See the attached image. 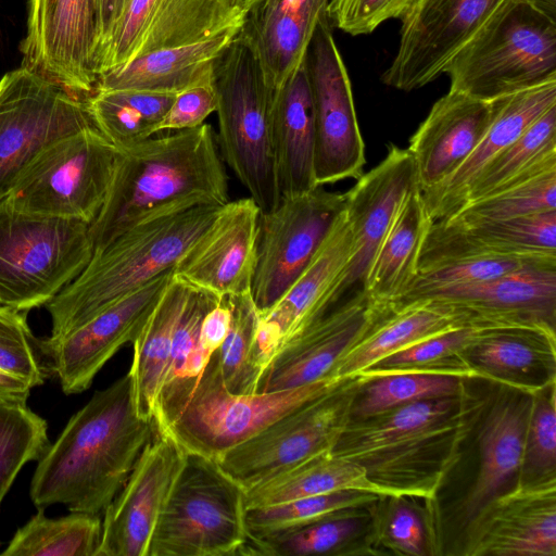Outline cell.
I'll return each instance as SVG.
<instances>
[{
  "mask_svg": "<svg viewBox=\"0 0 556 556\" xmlns=\"http://www.w3.org/2000/svg\"><path fill=\"white\" fill-rule=\"evenodd\" d=\"M155 432L154 421L138 413L128 371L97 391L38 459L29 490L34 505L102 515Z\"/></svg>",
  "mask_w": 556,
  "mask_h": 556,
  "instance_id": "1",
  "label": "cell"
},
{
  "mask_svg": "<svg viewBox=\"0 0 556 556\" xmlns=\"http://www.w3.org/2000/svg\"><path fill=\"white\" fill-rule=\"evenodd\" d=\"M118 152L105 201L89 225L93 253L136 225L229 202L228 175L210 124L159 132Z\"/></svg>",
  "mask_w": 556,
  "mask_h": 556,
  "instance_id": "2",
  "label": "cell"
},
{
  "mask_svg": "<svg viewBox=\"0 0 556 556\" xmlns=\"http://www.w3.org/2000/svg\"><path fill=\"white\" fill-rule=\"evenodd\" d=\"M220 207L199 205L136 225L93 253L81 274L45 306L51 317V336L80 326L142 285L173 270Z\"/></svg>",
  "mask_w": 556,
  "mask_h": 556,
  "instance_id": "3",
  "label": "cell"
},
{
  "mask_svg": "<svg viewBox=\"0 0 556 556\" xmlns=\"http://www.w3.org/2000/svg\"><path fill=\"white\" fill-rule=\"evenodd\" d=\"M450 90L493 101L556 80V21L507 0L452 58Z\"/></svg>",
  "mask_w": 556,
  "mask_h": 556,
  "instance_id": "4",
  "label": "cell"
},
{
  "mask_svg": "<svg viewBox=\"0 0 556 556\" xmlns=\"http://www.w3.org/2000/svg\"><path fill=\"white\" fill-rule=\"evenodd\" d=\"M214 85L222 157L261 213L269 212L281 199L270 126L273 92L240 30L215 64Z\"/></svg>",
  "mask_w": 556,
  "mask_h": 556,
  "instance_id": "5",
  "label": "cell"
},
{
  "mask_svg": "<svg viewBox=\"0 0 556 556\" xmlns=\"http://www.w3.org/2000/svg\"><path fill=\"white\" fill-rule=\"evenodd\" d=\"M92 255L88 224L27 213L0 201V306L24 313L46 306Z\"/></svg>",
  "mask_w": 556,
  "mask_h": 556,
  "instance_id": "6",
  "label": "cell"
},
{
  "mask_svg": "<svg viewBox=\"0 0 556 556\" xmlns=\"http://www.w3.org/2000/svg\"><path fill=\"white\" fill-rule=\"evenodd\" d=\"M245 510V490L216 460L186 453L148 556L242 555Z\"/></svg>",
  "mask_w": 556,
  "mask_h": 556,
  "instance_id": "7",
  "label": "cell"
},
{
  "mask_svg": "<svg viewBox=\"0 0 556 556\" xmlns=\"http://www.w3.org/2000/svg\"><path fill=\"white\" fill-rule=\"evenodd\" d=\"M342 381L329 376L292 389L235 394L225 387L216 350L186 407L165 434L186 453L218 460L283 415L341 387Z\"/></svg>",
  "mask_w": 556,
  "mask_h": 556,
  "instance_id": "8",
  "label": "cell"
},
{
  "mask_svg": "<svg viewBox=\"0 0 556 556\" xmlns=\"http://www.w3.org/2000/svg\"><path fill=\"white\" fill-rule=\"evenodd\" d=\"M118 150L94 127L45 148L4 198L27 213L90 225L105 201Z\"/></svg>",
  "mask_w": 556,
  "mask_h": 556,
  "instance_id": "9",
  "label": "cell"
},
{
  "mask_svg": "<svg viewBox=\"0 0 556 556\" xmlns=\"http://www.w3.org/2000/svg\"><path fill=\"white\" fill-rule=\"evenodd\" d=\"M92 126L85 99L26 66L4 74L0 78V201L45 148Z\"/></svg>",
  "mask_w": 556,
  "mask_h": 556,
  "instance_id": "10",
  "label": "cell"
},
{
  "mask_svg": "<svg viewBox=\"0 0 556 556\" xmlns=\"http://www.w3.org/2000/svg\"><path fill=\"white\" fill-rule=\"evenodd\" d=\"M344 193L316 187L282 197L261 213L251 295L260 313L269 311L305 269L344 210Z\"/></svg>",
  "mask_w": 556,
  "mask_h": 556,
  "instance_id": "11",
  "label": "cell"
},
{
  "mask_svg": "<svg viewBox=\"0 0 556 556\" xmlns=\"http://www.w3.org/2000/svg\"><path fill=\"white\" fill-rule=\"evenodd\" d=\"M325 13L304 58L314 112L317 186L357 179L366 163L349 73Z\"/></svg>",
  "mask_w": 556,
  "mask_h": 556,
  "instance_id": "12",
  "label": "cell"
},
{
  "mask_svg": "<svg viewBox=\"0 0 556 556\" xmlns=\"http://www.w3.org/2000/svg\"><path fill=\"white\" fill-rule=\"evenodd\" d=\"M100 43V0H29L22 66L86 100L96 90Z\"/></svg>",
  "mask_w": 556,
  "mask_h": 556,
  "instance_id": "13",
  "label": "cell"
},
{
  "mask_svg": "<svg viewBox=\"0 0 556 556\" xmlns=\"http://www.w3.org/2000/svg\"><path fill=\"white\" fill-rule=\"evenodd\" d=\"M506 1L414 0L400 17L399 47L381 81L412 91L435 80Z\"/></svg>",
  "mask_w": 556,
  "mask_h": 556,
  "instance_id": "14",
  "label": "cell"
},
{
  "mask_svg": "<svg viewBox=\"0 0 556 556\" xmlns=\"http://www.w3.org/2000/svg\"><path fill=\"white\" fill-rule=\"evenodd\" d=\"M336 390L283 415L227 451L219 467L245 491L331 450L346 427L350 399Z\"/></svg>",
  "mask_w": 556,
  "mask_h": 556,
  "instance_id": "15",
  "label": "cell"
},
{
  "mask_svg": "<svg viewBox=\"0 0 556 556\" xmlns=\"http://www.w3.org/2000/svg\"><path fill=\"white\" fill-rule=\"evenodd\" d=\"M245 12L239 0H129L100 53L98 74L156 50L241 29Z\"/></svg>",
  "mask_w": 556,
  "mask_h": 556,
  "instance_id": "16",
  "label": "cell"
},
{
  "mask_svg": "<svg viewBox=\"0 0 556 556\" xmlns=\"http://www.w3.org/2000/svg\"><path fill=\"white\" fill-rule=\"evenodd\" d=\"M172 276L173 270L164 273L80 326L38 340L49 371L65 394L88 389L105 363L137 339Z\"/></svg>",
  "mask_w": 556,
  "mask_h": 556,
  "instance_id": "17",
  "label": "cell"
},
{
  "mask_svg": "<svg viewBox=\"0 0 556 556\" xmlns=\"http://www.w3.org/2000/svg\"><path fill=\"white\" fill-rule=\"evenodd\" d=\"M185 457L186 452L169 435L155 432L103 513L96 556H148L152 534Z\"/></svg>",
  "mask_w": 556,
  "mask_h": 556,
  "instance_id": "18",
  "label": "cell"
},
{
  "mask_svg": "<svg viewBox=\"0 0 556 556\" xmlns=\"http://www.w3.org/2000/svg\"><path fill=\"white\" fill-rule=\"evenodd\" d=\"M424 300L446 307L463 326L532 327L555 333L556 263L529 266L479 283L432 291L416 301Z\"/></svg>",
  "mask_w": 556,
  "mask_h": 556,
  "instance_id": "19",
  "label": "cell"
},
{
  "mask_svg": "<svg viewBox=\"0 0 556 556\" xmlns=\"http://www.w3.org/2000/svg\"><path fill=\"white\" fill-rule=\"evenodd\" d=\"M353 249V232L344 206L305 269L280 300L260 315L257 346L265 367L288 340L340 300Z\"/></svg>",
  "mask_w": 556,
  "mask_h": 556,
  "instance_id": "20",
  "label": "cell"
},
{
  "mask_svg": "<svg viewBox=\"0 0 556 556\" xmlns=\"http://www.w3.org/2000/svg\"><path fill=\"white\" fill-rule=\"evenodd\" d=\"M260 212L250 197L227 202L177 262L174 275L220 298L251 291Z\"/></svg>",
  "mask_w": 556,
  "mask_h": 556,
  "instance_id": "21",
  "label": "cell"
},
{
  "mask_svg": "<svg viewBox=\"0 0 556 556\" xmlns=\"http://www.w3.org/2000/svg\"><path fill=\"white\" fill-rule=\"evenodd\" d=\"M382 309L361 289L288 340L267 365L257 392L309 384L332 376L340 358L367 332Z\"/></svg>",
  "mask_w": 556,
  "mask_h": 556,
  "instance_id": "22",
  "label": "cell"
},
{
  "mask_svg": "<svg viewBox=\"0 0 556 556\" xmlns=\"http://www.w3.org/2000/svg\"><path fill=\"white\" fill-rule=\"evenodd\" d=\"M416 188L419 185L412 153L390 144L383 160L363 173L344 193L354 249L341 295L354 286L363 287L380 243L403 202Z\"/></svg>",
  "mask_w": 556,
  "mask_h": 556,
  "instance_id": "23",
  "label": "cell"
},
{
  "mask_svg": "<svg viewBox=\"0 0 556 556\" xmlns=\"http://www.w3.org/2000/svg\"><path fill=\"white\" fill-rule=\"evenodd\" d=\"M506 97L482 101L448 90L434 102L409 140L421 192L442 184L467 160Z\"/></svg>",
  "mask_w": 556,
  "mask_h": 556,
  "instance_id": "24",
  "label": "cell"
},
{
  "mask_svg": "<svg viewBox=\"0 0 556 556\" xmlns=\"http://www.w3.org/2000/svg\"><path fill=\"white\" fill-rule=\"evenodd\" d=\"M555 478L497 496L481 514L471 554L555 556Z\"/></svg>",
  "mask_w": 556,
  "mask_h": 556,
  "instance_id": "25",
  "label": "cell"
},
{
  "mask_svg": "<svg viewBox=\"0 0 556 556\" xmlns=\"http://www.w3.org/2000/svg\"><path fill=\"white\" fill-rule=\"evenodd\" d=\"M483 255H556V211L475 224L434 220L421 250L430 265Z\"/></svg>",
  "mask_w": 556,
  "mask_h": 556,
  "instance_id": "26",
  "label": "cell"
},
{
  "mask_svg": "<svg viewBox=\"0 0 556 556\" xmlns=\"http://www.w3.org/2000/svg\"><path fill=\"white\" fill-rule=\"evenodd\" d=\"M328 0H258L244 16L240 33L252 46L273 94L304 62Z\"/></svg>",
  "mask_w": 556,
  "mask_h": 556,
  "instance_id": "27",
  "label": "cell"
},
{
  "mask_svg": "<svg viewBox=\"0 0 556 556\" xmlns=\"http://www.w3.org/2000/svg\"><path fill=\"white\" fill-rule=\"evenodd\" d=\"M556 105V80L509 94L472 153L442 184L422 191L431 219L445 220L462 205L482 168L517 140L541 115Z\"/></svg>",
  "mask_w": 556,
  "mask_h": 556,
  "instance_id": "28",
  "label": "cell"
},
{
  "mask_svg": "<svg viewBox=\"0 0 556 556\" xmlns=\"http://www.w3.org/2000/svg\"><path fill=\"white\" fill-rule=\"evenodd\" d=\"M270 126L280 197L314 190V112L304 62L273 94Z\"/></svg>",
  "mask_w": 556,
  "mask_h": 556,
  "instance_id": "29",
  "label": "cell"
},
{
  "mask_svg": "<svg viewBox=\"0 0 556 556\" xmlns=\"http://www.w3.org/2000/svg\"><path fill=\"white\" fill-rule=\"evenodd\" d=\"M240 29L197 43L156 50L99 76L97 89L178 93L214 77L219 56Z\"/></svg>",
  "mask_w": 556,
  "mask_h": 556,
  "instance_id": "30",
  "label": "cell"
},
{
  "mask_svg": "<svg viewBox=\"0 0 556 556\" xmlns=\"http://www.w3.org/2000/svg\"><path fill=\"white\" fill-rule=\"evenodd\" d=\"M431 223L421 190L416 188L399 210L362 287L372 306L387 309L410 288Z\"/></svg>",
  "mask_w": 556,
  "mask_h": 556,
  "instance_id": "31",
  "label": "cell"
},
{
  "mask_svg": "<svg viewBox=\"0 0 556 556\" xmlns=\"http://www.w3.org/2000/svg\"><path fill=\"white\" fill-rule=\"evenodd\" d=\"M529 400H505L489 413L480 431V467L466 502L467 519L477 518L522 467Z\"/></svg>",
  "mask_w": 556,
  "mask_h": 556,
  "instance_id": "32",
  "label": "cell"
},
{
  "mask_svg": "<svg viewBox=\"0 0 556 556\" xmlns=\"http://www.w3.org/2000/svg\"><path fill=\"white\" fill-rule=\"evenodd\" d=\"M341 490L379 496L406 493L375 481L361 463L328 450L247 490L245 507L269 506Z\"/></svg>",
  "mask_w": 556,
  "mask_h": 556,
  "instance_id": "33",
  "label": "cell"
},
{
  "mask_svg": "<svg viewBox=\"0 0 556 556\" xmlns=\"http://www.w3.org/2000/svg\"><path fill=\"white\" fill-rule=\"evenodd\" d=\"M220 300L210 291L191 286L175 329L168 364L156 399V433L165 434L179 417L212 355L200 343V329L204 316Z\"/></svg>",
  "mask_w": 556,
  "mask_h": 556,
  "instance_id": "34",
  "label": "cell"
},
{
  "mask_svg": "<svg viewBox=\"0 0 556 556\" xmlns=\"http://www.w3.org/2000/svg\"><path fill=\"white\" fill-rule=\"evenodd\" d=\"M389 318L377 321L340 358L332 376L346 379L374 367L384 357L431 336L462 327L446 307L429 301H416L387 308ZM383 312V311H382ZM381 312V313H382Z\"/></svg>",
  "mask_w": 556,
  "mask_h": 556,
  "instance_id": "35",
  "label": "cell"
},
{
  "mask_svg": "<svg viewBox=\"0 0 556 556\" xmlns=\"http://www.w3.org/2000/svg\"><path fill=\"white\" fill-rule=\"evenodd\" d=\"M191 286L174 273L132 344L129 372L139 415L154 421L156 399L166 371L175 329Z\"/></svg>",
  "mask_w": 556,
  "mask_h": 556,
  "instance_id": "36",
  "label": "cell"
},
{
  "mask_svg": "<svg viewBox=\"0 0 556 556\" xmlns=\"http://www.w3.org/2000/svg\"><path fill=\"white\" fill-rule=\"evenodd\" d=\"M175 96L132 89H97L86 102L96 128L117 150H123L157 134Z\"/></svg>",
  "mask_w": 556,
  "mask_h": 556,
  "instance_id": "37",
  "label": "cell"
},
{
  "mask_svg": "<svg viewBox=\"0 0 556 556\" xmlns=\"http://www.w3.org/2000/svg\"><path fill=\"white\" fill-rule=\"evenodd\" d=\"M452 405L451 397H440L397 406L357 432L344 428L331 451L357 462L430 432L451 413Z\"/></svg>",
  "mask_w": 556,
  "mask_h": 556,
  "instance_id": "38",
  "label": "cell"
},
{
  "mask_svg": "<svg viewBox=\"0 0 556 556\" xmlns=\"http://www.w3.org/2000/svg\"><path fill=\"white\" fill-rule=\"evenodd\" d=\"M552 163H556V105L482 168L460 207Z\"/></svg>",
  "mask_w": 556,
  "mask_h": 556,
  "instance_id": "39",
  "label": "cell"
},
{
  "mask_svg": "<svg viewBox=\"0 0 556 556\" xmlns=\"http://www.w3.org/2000/svg\"><path fill=\"white\" fill-rule=\"evenodd\" d=\"M102 534L98 515L71 511L48 518L38 510L21 527L1 553L3 556H96Z\"/></svg>",
  "mask_w": 556,
  "mask_h": 556,
  "instance_id": "40",
  "label": "cell"
},
{
  "mask_svg": "<svg viewBox=\"0 0 556 556\" xmlns=\"http://www.w3.org/2000/svg\"><path fill=\"white\" fill-rule=\"evenodd\" d=\"M231 311L229 332L217 350L227 390L235 394L257 392L265 364L260 355V313L251 291L225 296Z\"/></svg>",
  "mask_w": 556,
  "mask_h": 556,
  "instance_id": "41",
  "label": "cell"
},
{
  "mask_svg": "<svg viewBox=\"0 0 556 556\" xmlns=\"http://www.w3.org/2000/svg\"><path fill=\"white\" fill-rule=\"evenodd\" d=\"M556 211V164L533 172L490 195L471 201L445 223L475 224Z\"/></svg>",
  "mask_w": 556,
  "mask_h": 556,
  "instance_id": "42",
  "label": "cell"
},
{
  "mask_svg": "<svg viewBox=\"0 0 556 556\" xmlns=\"http://www.w3.org/2000/svg\"><path fill=\"white\" fill-rule=\"evenodd\" d=\"M546 263H556V255H483L440 263L418 270L407 292L391 306L414 302L432 291L479 283Z\"/></svg>",
  "mask_w": 556,
  "mask_h": 556,
  "instance_id": "43",
  "label": "cell"
},
{
  "mask_svg": "<svg viewBox=\"0 0 556 556\" xmlns=\"http://www.w3.org/2000/svg\"><path fill=\"white\" fill-rule=\"evenodd\" d=\"M342 511L258 539H248L242 555L307 556L337 553L362 526L357 518Z\"/></svg>",
  "mask_w": 556,
  "mask_h": 556,
  "instance_id": "44",
  "label": "cell"
},
{
  "mask_svg": "<svg viewBox=\"0 0 556 556\" xmlns=\"http://www.w3.org/2000/svg\"><path fill=\"white\" fill-rule=\"evenodd\" d=\"M378 497L379 495L368 492L341 490L269 506L247 508L248 539H258L273 532L299 527L337 511L372 502Z\"/></svg>",
  "mask_w": 556,
  "mask_h": 556,
  "instance_id": "45",
  "label": "cell"
},
{
  "mask_svg": "<svg viewBox=\"0 0 556 556\" xmlns=\"http://www.w3.org/2000/svg\"><path fill=\"white\" fill-rule=\"evenodd\" d=\"M47 421L27 405L0 403V502L22 467L49 446Z\"/></svg>",
  "mask_w": 556,
  "mask_h": 556,
  "instance_id": "46",
  "label": "cell"
},
{
  "mask_svg": "<svg viewBox=\"0 0 556 556\" xmlns=\"http://www.w3.org/2000/svg\"><path fill=\"white\" fill-rule=\"evenodd\" d=\"M554 332L532 327L484 328L466 349L481 368L502 375L529 372L536 363L538 343L554 341Z\"/></svg>",
  "mask_w": 556,
  "mask_h": 556,
  "instance_id": "47",
  "label": "cell"
},
{
  "mask_svg": "<svg viewBox=\"0 0 556 556\" xmlns=\"http://www.w3.org/2000/svg\"><path fill=\"white\" fill-rule=\"evenodd\" d=\"M459 380L448 374H397L381 377L368 386L353 413L372 417L420 400L452 397Z\"/></svg>",
  "mask_w": 556,
  "mask_h": 556,
  "instance_id": "48",
  "label": "cell"
},
{
  "mask_svg": "<svg viewBox=\"0 0 556 556\" xmlns=\"http://www.w3.org/2000/svg\"><path fill=\"white\" fill-rule=\"evenodd\" d=\"M0 368L31 388L45 383L50 371L27 323V313L0 306Z\"/></svg>",
  "mask_w": 556,
  "mask_h": 556,
  "instance_id": "49",
  "label": "cell"
},
{
  "mask_svg": "<svg viewBox=\"0 0 556 556\" xmlns=\"http://www.w3.org/2000/svg\"><path fill=\"white\" fill-rule=\"evenodd\" d=\"M531 476H555L556 408L554 389L551 397H540L531 405L522 463Z\"/></svg>",
  "mask_w": 556,
  "mask_h": 556,
  "instance_id": "50",
  "label": "cell"
},
{
  "mask_svg": "<svg viewBox=\"0 0 556 556\" xmlns=\"http://www.w3.org/2000/svg\"><path fill=\"white\" fill-rule=\"evenodd\" d=\"M414 0H329L326 15L331 25L349 35L372 33L391 18H400Z\"/></svg>",
  "mask_w": 556,
  "mask_h": 556,
  "instance_id": "51",
  "label": "cell"
},
{
  "mask_svg": "<svg viewBox=\"0 0 556 556\" xmlns=\"http://www.w3.org/2000/svg\"><path fill=\"white\" fill-rule=\"evenodd\" d=\"M484 328L454 327L415 342L378 362L374 367L397 369L424 365L466 350Z\"/></svg>",
  "mask_w": 556,
  "mask_h": 556,
  "instance_id": "52",
  "label": "cell"
},
{
  "mask_svg": "<svg viewBox=\"0 0 556 556\" xmlns=\"http://www.w3.org/2000/svg\"><path fill=\"white\" fill-rule=\"evenodd\" d=\"M216 108L217 93L213 77L176 93L157 127V134L195 128L216 112Z\"/></svg>",
  "mask_w": 556,
  "mask_h": 556,
  "instance_id": "53",
  "label": "cell"
},
{
  "mask_svg": "<svg viewBox=\"0 0 556 556\" xmlns=\"http://www.w3.org/2000/svg\"><path fill=\"white\" fill-rule=\"evenodd\" d=\"M387 533L392 544L409 555L425 554V529L418 514L406 505H399L390 516Z\"/></svg>",
  "mask_w": 556,
  "mask_h": 556,
  "instance_id": "54",
  "label": "cell"
},
{
  "mask_svg": "<svg viewBox=\"0 0 556 556\" xmlns=\"http://www.w3.org/2000/svg\"><path fill=\"white\" fill-rule=\"evenodd\" d=\"M231 323V311L227 298L222 300L204 316L200 329V343L212 354L226 339Z\"/></svg>",
  "mask_w": 556,
  "mask_h": 556,
  "instance_id": "55",
  "label": "cell"
},
{
  "mask_svg": "<svg viewBox=\"0 0 556 556\" xmlns=\"http://www.w3.org/2000/svg\"><path fill=\"white\" fill-rule=\"evenodd\" d=\"M30 389L26 381L0 368V403L26 405Z\"/></svg>",
  "mask_w": 556,
  "mask_h": 556,
  "instance_id": "56",
  "label": "cell"
},
{
  "mask_svg": "<svg viewBox=\"0 0 556 556\" xmlns=\"http://www.w3.org/2000/svg\"><path fill=\"white\" fill-rule=\"evenodd\" d=\"M128 1L129 0H100L101 43L99 56L103 47L110 39Z\"/></svg>",
  "mask_w": 556,
  "mask_h": 556,
  "instance_id": "57",
  "label": "cell"
},
{
  "mask_svg": "<svg viewBox=\"0 0 556 556\" xmlns=\"http://www.w3.org/2000/svg\"><path fill=\"white\" fill-rule=\"evenodd\" d=\"M534 9L556 21V0H525Z\"/></svg>",
  "mask_w": 556,
  "mask_h": 556,
  "instance_id": "58",
  "label": "cell"
},
{
  "mask_svg": "<svg viewBox=\"0 0 556 556\" xmlns=\"http://www.w3.org/2000/svg\"><path fill=\"white\" fill-rule=\"evenodd\" d=\"M244 10L247 11L251 5H253L258 0H239Z\"/></svg>",
  "mask_w": 556,
  "mask_h": 556,
  "instance_id": "59",
  "label": "cell"
},
{
  "mask_svg": "<svg viewBox=\"0 0 556 556\" xmlns=\"http://www.w3.org/2000/svg\"><path fill=\"white\" fill-rule=\"evenodd\" d=\"M0 504H1V502H0Z\"/></svg>",
  "mask_w": 556,
  "mask_h": 556,
  "instance_id": "60",
  "label": "cell"
},
{
  "mask_svg": "<svg viewBox=\"0 0 556 556\" xmlns=\"http://www.w3.org/2000/svg\"><path fill=\"white\" fill-rule=\"evenodd\" d=\"M329 1V0H328Z\"/></svg>",
  "mask_w": 556,
  "mask_h": 556,
  "instance_id": "61",
  "label": "cell"
}]
</instances>
